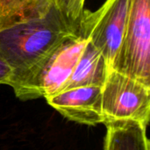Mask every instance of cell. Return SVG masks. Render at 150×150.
Returning <instances> with one entry per match:
<instances>
[{
    "instance_id": "3",
    "label": "cell",
    "mask_w": 150,
    "mask_h": 150,
    "mask_svg": "<svg viewBox=\"0 0 150 150\" xmlns=\"http://www.w3.org/2000/svg\"><path fill=\"white\" fill-rule=\"evenodd\" d=\"M111 70L150 86V0H129L124 40Z\"/></svg>"
},
{
    "instance_id": "7",
    "label": "cell",
    "mask_w": 150,
    "mask_h": 150,
    "mask_svg": "<svg viewBox=\"0 0 150 150\" xmlns=\"http://www.w3.org/2000/svg\"><path fill=\"white\" fill-rule=\"evenodd\" d=\"M110 70L103 54L88 39L76 67L61 91L83 86L102 87Z\"/></svg>"
},
{
    "instance_id": "6",
    "label": "cell",
    "mask_w": 150,
    "mask_h": 150,
    "mask_svg": "<svg viewBox=\"0 0 150 150\" xmlns=\"http://www.w3.org/2000/svg\"><path fill=\"white\" fill-rule=\"evenodd\" d=\"M47 104L68 120L78 124H104L102 87L83 86L62 91L45 98Z\"/></svg>"
},
{
    "instance_id": "4",
    "label": "cell",
    "mask_w": 150,
    "mask_h": 150,
    "mask_svg": "<svg viewBox=\"0 0 150 150\" xmlns=\"http://www.w3.org/2000/svg\"><path fill=\"white\" fill-rule=\"evenodd\" d=\"M104 124L129 120L148 127L150 117V86L110 70L102 86Z\"/></svg>"
},
{
    "instance_id": "5",
    "label": "cell",
    "mask_w": 150,
    "mask_h": 150,
    "mask_svg": "<svg viewBox=\"0 0 150 150\" xmlns=\"http://www.w3.org/2000/svg\"><path fill=\"white\" fill-rule=\"evenodd\" d=\"M129 11V0H105L95 11H84L81 23L90 41L103 54L110 69L121 47Z\"/></svg>"
},
{
    "instance_id": "2",
    "label": "cell",
    "mask_w": 150,
    "mask_h": 150,
    "mask_svg": "<svg viewBox=\"0 0 150 150\" xmlns=\"http://www.w3.org/2000/svg\"><path fill=\"white\" fill-rule=\"evenodd\" d=\"M69 33L54 6L41 18L1 30L0 55L16 75L34 65Z\"/></svg>"
},
{
    "instance_id": "11",
    "label": "cell",
    "mask_w": 150,
    "mask_h": 150,
    "mask_svg": "<svg viewBox=\"0 0 150 150\" xmlns=\"http://www.w3.org/2000/svg\"><path fill=\"white\" fill-rule=\"evenodd\" d=\"M12 76V70L0 55V84L9 83Z\"/></svg>"
},
{
    "instance_id": "9",
    "label": "cell",
    "mask_w": 150,
    "mask_h": 150,
    "mask_svg": "<svg viewBox=\"0 0 150 150\" xmlns=\"http://www.w3.org/2000/svg\"><path fill=\"white\" fill-rule=\"evenodd\" d=\"M54 6V0H0V31L41 18Z\"/></svg>"
},
{
    "instance_id": "10",
    "label": "cell",
    "mask_w": 150,
    "mask_h": 150,
    "mask_svg": "<svg viewBox=\"0 0 150 150\" xmlns=\"http://www.w3.org/2000/svg\"><path fill=\"white\" fill-rule=\"evenodd\" d=\"M85 0H54V7L65 27L72 33L79 31Z\"/></svg>"
},
{
    "instance_id": "1",
    "label": "cell",
    "mask_w": 150,
    "mask_h": 150,
    "mask_svg": "<svg viewBox=\"0 0 150 150\" xmlns=\"http://www.w3.org/2000/svg\"><path fill=\"white\" fill-rule=\"evenodd\" d=\"M81 23L79 31L66 35L50 52L28 69L12 75L8 83L21 100L47 98L61 91L88 41Z\"/></svg>"
},
{
    "instance_id": "8",
    "label": "cell",
    "mask_w": 150,
    "mask_h": 150,
    "mask_svg": "<svg viewBox=\"0 0 150 150\" xmlns=\"http://www.w3.org/2000/svg\"><path fill=\"white\" fill-rule=\"evenodd\" d=\"M104 150H149L147 127L139 122L120 120L105 122Z\"/></svg>"
}]
</instances>
